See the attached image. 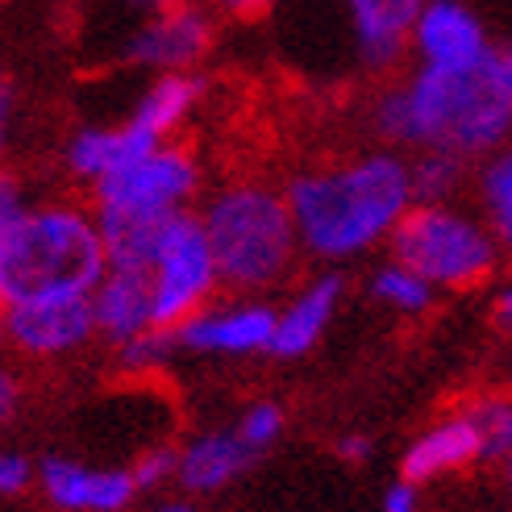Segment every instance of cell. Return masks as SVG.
Here are the masks:
<instances>
[{
	"instance_id": "cell-1",
	"label": "cell",
	"mask_w": 512,
	"mask_h": 512,
	"mask_svg": "<svg viewBox=\"0 0 512 512\" xmlns=\"http://www.w3.org/2000/svg\"><path fill=\"white\" fill-rule=\"evenodd\" d=\"M512 125V96L500 55H483L471 67H421L404 88H392L375 105V130L404 146L475 150L496 146Z\"/></svg>"
},
{
	"instance_id": "cell-2",
	"label": "cell",
	"mask_w": 512,
	"mask_h": 512,
	"mask_svg": "<svg viewBox=\"0 0 512 512\" xmlns=\"http://www.w3.org/2000/svg\"><path fill=\"white\" fill-rule=\"evenodd\" d=\"M413 200V167L396 155H363L354 163L304 171L288 184L300 250L313 259H350L392 238Z\"/></svg>"
},
{
	"instance_id": "cell-3",
	"label": "cell",
	"mask_w": 512,
	"mask_h": 512,
	"mask_svg": "<svg viewBox=\"0 0 512 512\" xmlns=\"http://www.w3.org/2000/svg\"><path fill=\"white\" fill-rule=\"evenodd\" d=\"M109 275V250L96 209L80 200H42L0 238L5 304L46 296H92Z\"/></svg>"
},
{
	"instance_id": "cell-4",
	"label": "cell",
	"mask_w": 512,
	"mask_h": 512,
	"mask_svg": "<svg viewBox=\"0 0 512 512\" xmlns=\"http://www.w3.org/2000/svg\"><path fill=\"white\" fill-rule=\"evenodd\" d=\"M196 213L209 234L225 292L259 296L292 271L300 234L288 192L254 184V179H234L204 196Z\"/></svg>"
},
{
	"instance_id": "cell-5",
	"label": "cell",
	"mask_w": 512,
	"mask_h": 512,
	"mask_svg": "<svg viewBox=\"0 0 512 512\" xmlns=\"http://www.w3.org/2000/svg\"><path fill=\"white\" fill-rule=\"evenodd\" d=\"M388 242L396 263L413 267L429 284L467 288L492 271V242L483 238V229L442 204H413Z\"/></svg>"
},
{
	"instance_id": "cell-6",
	"label": "cell",
	"mask_w": 512,
	"mask_h": 512,
	"mask_svg": "<svg viewBox=\"0 0 512 512\" xmlns=\"http://www.w3.org/2000/svg\"><path fill=\"white\" fill-rule=\"evenodd\" d=\"M146 275H150V292H155V325L163 329H179L188 317H196L217 300L221 271L196 209L163 221V234Z\"/></svg>"
},
{
	"instance_id": "cell-7",
	"label": "cell",
	"mask_w": 512,
	"mask_h": 512,
	"mask_svg": "<svg viewBox=\"0 0 512 512\" xmlns=\"http://www.w3.org/2000/svg\"><path fill=\"white\" fill-rule=\"evenodd\" d=\"M200 159L188 146L163 142L146 150L121 171L105 175L92 192L96 213H121V217H175L188 213L200 196Z\"/></svg>"
},
{
	"instance_id": "cell-8",
	"label": "cell",
	"mask_w": 512,
	"mask_h": 512,
	"mask_svg": "<svg viewBox=\"0 0 512 512\" xmlns=\"http://www.w3.org/2000/svg\"><path fill=\"white\" fill-rule=\"evenodd\" d=\"M217 9L209 0H184V5H171L163 13H150L138 30L125 38L121 59L134 63L142 71H196L200 59L213 50L217 38Z\"/></svg>"
},
{
	"instance_id": "cell-9",
	"label": "cell",
	"mask_w": 512,
	"mask_h": 512,
	"mask_svg": "<svg viewBox=\"0 0 512 512\" xmlns=\"http://www.w3.org/2000/svg\"><path fill=\"white\" fill-rule=\"evenodd\" d=\"M279 309H271L259 296H229L213 300L175 329L179 350L213 354V358H246V354H271Z\"/></svg>"
},
{
	"instance_id": "cell-10",
	"label": "cell",
	"mask_w": 512,
	"mask_h": 512,
	"mask_svg": "<svg viewBox=\"0 0 512 512\" xmlns=\"http://www.w3.org/2000/svg\"><path fill=\"white\" fill-rule=\"evenodd\" d=\"M5 334L9 350L25 358H63L100 338L92 296H46L5 304Z\"/></svg>"
},
{
	"instance_id": "cell-11",
	"label": "cell",
	"mask_w": 512,
	"mask_h": 512,
	"mask_svg": "<svg viewBox=\"0 0 512 512\" xmlns=\"http://www.w3.org/2000/svg\"><path fill=\"white\" fill-rule=\"evenodd\" d=\"M38 488L50 508L59 512H125L142 492L134 471L117 467H88L75 458H42L38 463Z\"/></svg>"
},
{
	"instance_id": "cell-12",
	"label": "cell",
	"mask_w": 512,
	"mask_h": 512,
	"mask_svg": "<svg viewBox=\"0 0 512 512\" xmlns=\"http://www.w3.org/2000/svg\"><path fill=\"white\" fill-rule=\"evenodd\" d=\"M354 25L358 59L371 71H392L413 42V30L425 13V0H342Z\"/></svg>"
},
{
	"instance_id": "cell-13",
	"label": "cell",
	"mask_w": 512,
	"mask_h": 512,
	"mask_svg": "<svg viewBox=\"0 0 512 512\" xmlns=\"http://www.w3.org/2000/svg\"><path fill=\"white\" fill-rule=\"evenodd\" d=\"M250 463H254V450L238 438V429H204L179 446L175 483L188 496H209L229 488Z\"/></svg>"
},
{
	"instance_id": "cell-14",
	"label": "cell",
	"mask_w": 512,
	"mask_h": 512,
	"mask_svg": "<svg viewBox=\"0 0 512 512\" xmlns=\"http://www.w3.org/2000/svg\"><path fill=\"white\" fill-rule=\"evenodd\" d=\"M163 142L146 138L134 121H121V125H84L67 138L63 150V163L71 171V179H80L84 188H96L105 175L121 171L125 163H134L146 150H155Z\"/></svg>"
},
{
	"instance_id": "cell-15",
	"label": "cell",
	"mask_w": 512,
	"mask_h": 512,
	"mask_svg": "<svg viewBox=\"0 0 512 512\" xmlns=\"http://www.w3.org/2000/svg\"><path fill=\"white\" fill-rule=\"evenodd\" d=\"M92 309H96V334L121 346L138 338L142 329L155 325V292H150V275L146 271H125L109 267V275L96 284L92 292Z\"/></svg>"
},
{
	"instance_id": "cell-16",
	"label": "cell",
	"mask_w": 512,
	"mask_h": 512,
	"mask_svg": "<svg viewBox=\"0 0 512 512\" xmlns=\"http://www.w3.org/2000/svg\"><path fill=\"white\" fill-rule=\"evenodd\" d=\"M413 42L421 50V63L429 67H471L488 55V42H483V30L475 25V17L467 9L450 5V0H433L425 5Z\"/></svg>"
},
{
	"instance_id": "cell-17",
	"label": "cell",
	"mask_w": 512,
	"mask_h": 512,
	"mask_svg": "<svg viewBox=\"0 0 512 512\" xmlns=\"http://www.w3.org/2000/svg\"><path fill=\"white\" fill-rule=\"evenodd\" d=\"M342 300V279L338 275H321L313 284H304L284 309H279V321H275V342H271V354L275 358H300L317 346V338L325 334L329 317H334Z\"/></svg>"
},
{
	"instance_id": "cell-18",
	"label": "cell",
	"mask_w": 512,
	"mask_h": 512,
	"mask_svg": "<svg viewBox=\"0 0 512 512\" xmlns=\"http://www.w3.org/2000/svg\"><path fill=\"white\" fill-rule=\"evenodd\" d=\"M200 96H204V80L196 71H167V75L150 80V88L138 96L134 113L125 121H134L146 138L171 142V134L196 113Z\"/></svg>"
},
{
	"instance_id": "cell-19",
	"label": "cell",
	"mask_w": 512,
	"mask_h": 512,
	"mask_svg": "<svg viewBox=\"0 0 512 512\" xmlns=\"http://www.w3.org/2000/svg\"><path fill=\"white\" fill-rule=\"evenodd\" d=\"M475 454H483V433L471 417H458V421H446L438 429H429L421 442H413V450L404 454V479H433L442 471H454L471 463Z\"/></svg>"
},
{
	"instance_id": "cell-20",
	"label": "cell",
	"mask_w": 512,
	"mask_h": 512,
	"mask_svg": "<svg viewBox=\"0 0 512 512\" xmlns=\"http://www.w3.org/2000/svg\"><path fill=\"white\" fill-rule=\"evenodd\" d=\"M175 350H179L175 329L150 325V329H142L138 338H130V342L117 346V363H121L125 375H155V371H163V367L171 363Z\"/></svg>"
},
{
	"instance_id": "cell-21",
	"label": "cell",
	"mask_w": 512,
	"mask_h": 512,
	"mask_svg": "<svg viewBox=\"0 0 512 512\" xmlns=\"http://www.w3.org/2000/svg\"><path fill=\"white\" fill-rule=\"evenodd\" d=\"M429 279L425 275H417L413 267H404V263H388L379 275H375V284H371V292L383 300V304H392V309H400V313H421V309H429Z\"/></svg>"
},
{
	"instance_id": "cell-22",
	"label": "cell",
	"mask_w": 512,
	"mask_h": 512,
	"mask_svg": "<svg viewBox=\"0 0 512 512\" xmlns=\"http://www.w3.org/2000/svg\"><path fill=\"white\" fill-rule=\"evenodd\" d=\"M463 175V155L454 150H425L413 167V196L417 204H438L442 196H450V188Z\"/></svg>"
},
{
	"instance_id": "cell-23",
	"label": "cell",
	"mask_w": 512,
	"mask_h": 512,
	"mask_svg": "<svg viewBox=\"0 0 512 512\" xmlns=\"http://www.w3.org/2000/svg\"><path fill=\"white\" fill-rule=\"evenodd\" d=\"M234 429H238V438H242L254 454H263V450L279 438V433H284V408H279L275 400H254L246 413L238 417Z\"/></svg>"
},
{
	"instance_id": "cell-24",
	"label": "cell",
	"mask_w": 512,
	"mask_h": 512,
	"mask_svg": "<svg viewBox=\"0 0 512 512\" xmlns=\"http://www.w3.org/2000/svg\"><path fill=\"white\" fill-rule=\"evenodd\" d=\"M483 433V454L496 458V454H512V404H483L475 408V417H471Z\"/></svg>"
},
{
	"instance_id": "cell-25",
	"label": "cell",
	"mask_w": 512,
	"mask_h": 512,
	"mask_svg": "<svg viewBox=\"0 0 512 512\" xmlns=\"http://www.w3.org/2000/svg\"><path fill=\"white\" fill-rule=\"evenodd\" d=\"M483 192H488V204H492V221L504 234V242L512 246V155L500 159L488 179H483Z\"/></svg>"
},
{
	"instance_id": "cell-26",
	"label": "cell",
	"mask_w": 512,
	"mask_h": 512,
	"mask_svg": "<svg viewBox=\"0 0 512 512\" xmlns=\"http://www.w3.org/2000/svg\"><path fill=\"white\" fill-rule=\"evenodd\" d=\"M134 479H138V488L142 492H155L163 488V483H175V471H179V450L171 446H150L134 458Z\"/></svg>"
},
{
	"instance_id": "cell-27",
	"label": "cell",
	"mask_w": 512,
	"mask_h": 512,
	"mask_svg": "<svg viewBox=\"0 0 512 512\" xmlns=\"http://www.w3.org/2000/svg\"><path fill=\"white\" fill-rule=\"evenodd\" d=\"M30 188H25V179L13 175L9 167H0V238L9 234V229L25 217V209H30Z\"/></svg>"
},
{
	"instance_id": "cell-28",
	"label": "cell",
	"mask_w": 512,
	"mask_h": 512,
	"mask_svg": "<svg viewBox=\"0 0 512 512\" xmlns=\"http://www.w3.org/2000/svg\"><path fill=\"white\" fill-rule=\"evenodd\" d=\"M34 479H38V471L30 467V458H25V454H13V450H0V496H17V492H25Z\"/></svg>"
},
{
	"instance_id": "cell-29",
	"label": "cell",
	"mask_w": 512,
	"mask_h": 512,
	"mask_svg": "<svg viewBox=\"0 0 512 512\" xmlns=\"http://www.w3.org/2000/svg\"><path fill=\"white\" fill-rule=\"evenodd\" d=\"M209 5L234 21H259L279 5V0H209Z\"/></svg>"
},
{
	"instance_id": "cell-30",
	"label": "cell",
	"mask_w": 512,
	"mask_h": 512,
	"mask_svg": "<svg viewBox=\"0 0 512 512\" xmlns=\"http://www.w3.org/2000/svg\"><path fill=\"white\" fill-rule=\"evenodd\" d=\"M17 404H21V383L5 363H0V425L17 413Z\"/></svg>"
},
{
	"instance_id": "cell-31",
	"label": "cell",
	"mask_w": 512,
	"mask_h": 512,
	"mask_svg": "<svg viewBox=\"0 0 512 512\" xmlns=\"http://www.w3.org/2000/svg\"><path fill=\"white\" fill-rule=\"evenodd\" d=\"M13 117H17V109H13V92H9V84H0V167H5L9 142H13Z\"/></svg>"
},
{
	"instance_id": "cell-32",
	"label": "cell",
	"mask_w": 512,
	"mask_h": 512,
	"mask_svg": "<svg viewBox=\"0 0 512 512\" xmlns=\"http://www.w3.org/2000/svg\"><path fill=\"white\" fill-rule=\"evenodd\" d=\"M413 508H417L413 479H400L396 488H388V496H383V512H413Z\"/></svg>"
},
{
	"instance_id": "cell-33",
	"label": "cell",
	"mask_w": 512,
	"mask_h": 512,
	"mask_svg": "<svg viewBox=\"0 0 512 512\" xmlns=\"http://www.w3.org/2000/svg\"><path fill=\"white\" fill-rule=\"evenodd\" d=\"M338 454L346 458V463H363V458L371 454V442L367 438H342L338 442Z\"/></svg>"
},
{
	"instance_id": "cell-34",
	"label": "cell",
	"mask_w": 512,
	"mask_h": 512,
	"mask_svg": "<svg viewBox=\"0 0 512 512\" xmlns=\"http://www.w3.org/2000/svg\"><path fill=\"white\" fill-rule=\"evenodd\" d=\"M121 5H130V9H138V13H163V9H171V5H184V0H121Z\"/></svg>"
},
{
	"instance_id": "cell-35",
	"label": "cell",
	"mask_w": 512,
	"mask_h": 512,
	"mask_svg": "<svg viewBox=\"0 0 512 512\" xmlns=\"http://www.w3.org/2000/svg\"><path fill=\"white\" fill-rule=\"evenodd\" d=\"M150 512H196V504L188 500V492L184 496H171V500H159L155 508H150Z\"/></svg>"
},
{
	"instance_id": "cell-36",
	"label": "cell",
	"mask_w": 512,
	"mask_h": 512,
	"mask_svg": "<svg viewBox=\"0 0 512 512\" xmlns=\"http://www.w3.org/2000/svg\"><path fill=\"white\" fill-rule=\"evenodd\" d=\"M500 321L512 325V292H504V300H500Z\"/></svg>"
},
{
	"instance_id": "cell-37",
	"label": "cell",
	"mask_w": 512,
	"mask_h": 512,
	"mask_svg": "<svg viewBox=\"0 0 512 512\" xmlns=\"http://www.w3.org/2000/svg\"><path fill=\"white\" fill-rule=\"evenodd\" d=\"M500 63H504V84H508V96H512V55H500Z\"/></svg>"
},
{
	"instance_id": "cell-38",
	"label": "cell",
	"mask_w": 512,
	"mask_h": 512,
	"mask_svg": "<svg viewBox=\"0 0 512 512\" xmlns=\"http://www.w3.org/2000/svg\"><path fill=\"white\" fill-rule=\"evenodd\" d=\"M9 346V334H5V304H0V350Z\"/></svg>"
},
{
	"instance_id": "cell-39",
	"label": "cell",
	"mask_w": 512,
	"mask_h": 512,
	"mask_svg": "<svg viewBox=\"0 0 512 512\" xmlns=\"http://www.w3.org/2000/svg\"><path fill=\"white\" fill-rule=\"evenodd\" d=\"M508 471H512V454H508Z\"/></svg>"
},
{
	"instance_id": "cell-40",
	"label": "cell",
	"mask_w": 512,
	"mask_h": 512,
	"mask_svg": "<svg viewBox=\"0 0 512 512\" xmlns=\"http://www.w3.org/2000/svg\"><path fill=\"white\" fill-rule=\"evenodd\" d=\"M0 84H5V75H0Z\"/></svg>"
},
{
	"instance_id": "cell-41",
	"label": "cell",
	"mask_w": 512,
	"mask_h": 512,
	"mask_svg": "<svg viewBox=\"0 0 512 512\" xmlns=\"http://www.w3.org/2000/svg\"><path fill=\"white\" fill-rule=\"evenodd\" d=\"M0 304H5V296H0Z\"/></svg>"
}]
</instances>
